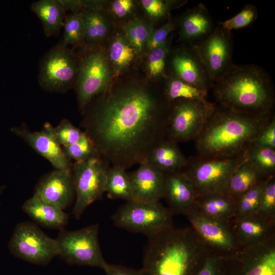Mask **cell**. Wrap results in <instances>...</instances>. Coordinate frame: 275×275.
Wrapping results in <instances>:
<instances>
[{"label":"cell","mask_w":275,"mask_h":275,"mask_svg":"<svg viewBox=\"0 0 275 275\" xmlns=\"http://www.w3.org/2000/svg\"><path fill=\"white\" fill-rule=\"evenodd\" d=\"M170 106L162 90L145 83L108 86L81 112L80 126L100 155L126 170L166 138Z\"/></svg>","instance_id":"obj_1"},{"label":"cell","mask_w":275,"mask_h":275,"mask_svg":"<svg viewBox=\"0 0 275 275\" xmlns=\"http://www.w3.org/2000/svg\"><path fill=\"white\" fill-rule=\"evenodd\" d=\"M274 117V113L254 115L216 104L194 140L198 155L226 158L245 154L259 133Z\"/></svg>","instance_id":"obj_2"},{"label":"cell","mask_w":275,"mask_h":275,"mask_svg":"<svg viewBox=\"0 0 275 275\" xmlns=\"http://www.w3.org/2000/svg\"><path fill=\"white\" fill-rule=\"evenodd\" d=\"M148 238L143 275H197L210 253L193 228L172 226Z\"/></svg>","instance_id":"obj_3"},{"label":"cell","mask_w":275,"mask_h":275,"mask_svg":"<svg viewBox=\"0 0 275 275\" xmlns=\"http://www.w3.org/2000/svg\"><path fill=\"white\" fill-rule=\"evenodd\" d=\"M212 88L218 105L254 115L274 113L273 84L258 65L232 64Z\"/></svg>","instance_id":"obj_4"},{"label":"cell","mask_w":275,"mask_h":275,"mask_svg":"<svg viewBox=\"0 0 275 275\" xmlns=\"http://www.w3.org/2000/svg\"><path fill=\"white\" fill-rule=\"evenodd\" d=\"M246 153L232 158H187L182 169L193 184L197 196L225 191L230 178L246 159Z\"/></svg>","instance_id":"obj_5"},{"label":"cell","mask_w":275,"mask_h":275,"mask_svg":"<svg viewBox=\"0 0 275 275\" xmlns=\"http://www.w3.org/2000/svg\"><path fill=\"white\" fill-rule=\"evenodd\" d=\"M172 215L171 210L159 202L132 200L126 201L111 218L117 227L149 237L172 226Z\"/></svg>","instance_id":"obj_6"},{"label":"cell","mask_w":275,"mask_h":275,"mask_svg":"<svg viewBox=\"0 0 275 275\" xmlns=\"http://www.w3.org/2000/svg\"><path fill=\"white\" fill-rule=\"evenodd\" d=\"M99 225H91L75 231L60 230L56 238L58 255L70 265L104 269L107 263L102 255L99 239Z\"/></svg>","instance_id":"obj_7"},{"label":"cell","mask_w":275,"mask_h":275,"mask_svg":"<svg viewBox=\"0 0 275 275\" xmlns=\"http://www.w3.org/2000/svg\"><path fill=\"white\" fill-rule=\"evenodd\" d=\"M215 103L179 99L170 103L166 139L175 143L194 140L212 113Z\"/></svg>","instance_id":"obj_8"},{"label":"cell","mask_w":275,"mask_h":275,"mask_svg":"<svg viewBox=\"0 0 275 275\" xmlns=\"http://www.w3.org/2000/svg\"><path fill=\"white\" fill-rule=\"evenodd\" d=\"M110 163L99 154L71 164L76 201L72 210L79 219L86 208L102 198L105 192L106 172Z\"/></svg>","instance_id":"obj_9"},{"label":"cell","mask_w":275,"mask_h":275,"mask_svg":"<svg viewBox=\"0 0 275 275\" xmlns=\"http://www.w3.org/2000/svg\"><path fill=\"white\" fill-rule=\"evenodd\" d=\"M78 72L73 51L61 41L41 60L38 81L44 90L64 93L74 88Z\"/></svg>","instance_id":"obj_10"},{"label":"cell","mask_w":275,"mask_h":275,"mask_svg":"<svg viewBox=\"0 0 275 275\" xmlns=\"http://www.w3.org/2000/svg\"><path fill=\"white\" fill-rule=\"evenodd\" d=\"M8 246L14 256L37 265H46L58 255L56 239L29 221L16 225Z\"/></svg>","instance_id":"obj_11"},{"label":"cell","mask_w":275,"mask_h":275,"mask_svg":"<svg viewBox=\"0 0 275 275\" xmlns=\"http://www.w3.org/2000/svg\"><path fill=\"white\" fill-rule=\"evenodd\" d=\"M108 63L103 51L95 48L86 52L80 60L74 88L81 112L109 86L111 72Z\"/></svg>","instance_id":"obj_12"},{"label":"cell","mask_w":275,"mask_h":275,"mask_svg":"<svg viewBox=\"0 0 275 275\" xmlns=\"http://www.w3.org/2000/svg\"><path fill=\"white\" fill-rule=\"evenodd\" d=\"M213 84L233 64L232 32L218 25L205 38L194 45Z\"/></svg>","instance_id":"obj_13"},{"label":"cell","mask_w":275,"mask_h":275,"mask_svg":"<svg viewBox=\"0 0 275 275\" xmlns=\"http://www.w3.org/2000/svg\"><path fill=\"white\" fill-rule=\"evenodd\" d=\"M223 258V275H275V249L264 242Z\"/></svg>","instance_id":"obj_14"},{"label":"cell","mask_w":275,"mask_h":275,"mask_svg":"<svg viewBox=\"0 0 275 275\" xmlns=\"http://www.w3.org/2000/svg\"><path fill=\"white\" fill-rule=\"evenodd\" d=\"M169 56L170 74L208 92L212 88L213 82L194 45L186 44L170 50Z\"/></svg>","instance_id":"obj_15"},{"label":"cell","mask_w":275,"mask_h":275,"mask_svg":"<svg viewBox=\"0 0 275 275\" xmlns=\"http://www.w3.org/2000/svg\"><path fill=\"white\" fill-rule=\"evenodd\" d=\"M12 133L23 140L39 154L46 159L54 169L71 167V160L65 155L62 146L58 142L53 127L45 122L40 131H32L25 124L10 128Z\"/></svg>","instance_id":"obj_16"},{"label":"cell","mask_w":275,"mask_h":275,"mask_svg":"<svg viewBox=\"0 0 275 275\" xmlns=\"http://www.w3.org/2000/svg\"><path fill=\"white\" fill-rule=\"evenodd\" d=\"M75 194L71 167L54 169L43 175L35 186L34 195L63 210L72 203Z\"/></svg>","instance_id":"obj_17"},{"label":"cell","mask_w":275,"mask_h":275,"mask_svg":"<svg viewBox=\"0 0 275 275\" xmlns=\"http://www.w3.org/2000/svg\"><path fill=\"white\" fill-rule=\"evenodd\" d=\"M128 173L133 200L157 202L164 197L166 174L147 160Z\"/></svg>","instance_id":"obj_18"},{"label":"cell","mask_w":275,"mask_h":275,"mask_svg":"<svg viewBox=\"0 0 275 275\" xmlns=\"http://www.w3.org/2000/svg\"><path fill=\"white\" fill-rule=\"evenodd\" d=\"M193 228L207 245L223 251H232L235 240L224 222L205 216L194 209L186 214Z\"/></svg>","instance_id":"obj_19"},{"label":"cell","mask_w":275,"mask_h":275,"mask_svg":"<svg viewBox=\"0 0 275 275\" xmlns=\"http://www.w3.org/2000/svg\"><path fill=\"white\" fill-rule=\"evenodd\" d=\"M163 198L173 213L186 215L195 208L197 195L191 182L181 170L166 174Z\"/></svg>","instance_id":"obj_20"},{"label":"cell","mask_w":275,"mask_h":275,"mask_svg":"<svg viewBox=\"0 0 275 275\" xmlns=\"http://www.w3.org/2000/svg\"><path fill=\"white\" fill-rule=\"evenodd\" d=\"M178 26L180 40L193 45L207 37L214 28L208 10L202 3L186 11Z\"/></svg>","instance_id":"obj_21"},{"label":"cell","mask_w":275,"mask_h":275,"mask_svg":"<svg viewBox=\"0 0 275 275\" xmlns=\"http://www.w3.org/2000/svg\"><path fill=\"white\" fill-rule=\"evenodd\" d=\"M23 211L38 224L61 230L67 224L68 215L63 210L41 200L34 195L22 206Z\"/></svg>","instance_id":"obj_22"},{"label":"cell","mask_w":275,"mask_h":275,"mask_svg":"<svg viewBox=\"0 0 275 275\" xmlns=\"http://www.w3.org/2000/svg\"><path fill=\"white\" fill-rule=\"evenodd\" d=\"M236 199L225 191L197 197L194 209L208 217L224 222L235 214Z\"/></svg>","instance_id":"obj_23"},{"label":"cell","mask_w":275,"mask_h":275,"mask_svg":"<svg viewBox=\"0 0 275 275\" xmlns=\"http://www.w3.org/2000/svg\"><path fill=\"white\" fill-rule=\"evenodd\" d=\"M147 160L168 174L182 170L187 158L181 151L177 143L166 138L152 150Z\"/></svg>","instance_id":"obj_24"},{"label":"cell","mask_w":275,"mask_h":275,"mask_svg":"<svg viewBox=\"0 0 275 275\" xmlns=\"http://www.w3.org/2000/svg\"><path fill=\"white\" fill-rule=\"evenodd\" d=\"M269 219L258 213L238 217L236 230L240 241L248 246L264 242L269 232Z\"/></svg>","instance_id":"obj_25"},{"label":"cell","mask_w":275,"mask_h":275,"mask_svg":"<svg viewBox=\"0 0 275 275\" xmlns=\"http://www.w3.org/2000/svg\"><path fill=\"white\" fill-rule=\"evenodd\" d=\"M31 9L41 20L46 37L60 35L66 15L56 0L35 2L32 4Z\"/></svg>","instance_id":"obj_26"},{"label":"cell","mask_w":275,"mask_h":275,"mask_svg":"<svg viewBox=\"0 0 275 275\" xmlns=\"http://www.w3.org/2000/svg\"><path fill=\"white\" fill-rule=\"evenodd\" d=\"M270 177L259 172L246 158L231 176L225 192L237 199L248 190Z\"/></svg>","instance_id":"obj_27"},{"label":"cell","mask_w":275,"mask_h":275,"mask_svg":"<svg viewBox=\"0 0 275 275\" xmlns=\"http://www.w3.org/2000/svg\"><path fill=\"white\" fill-rule=\"evenodd\" d=\"M105 192L108 198L128 201L133 200L131 186L126 169L112 166L107 170Z\"/></svg>","instance_id":"obj_28"},{"label":"cell","mask_w":275,"mask_h":275,"mask_svg":"<svg viewBox=\"0 0 275 275\" xmlns=\"http://www.w3.org/2000/svg\"><path fill=\"white\" fill-rule=\"evenodd\" d=\"M136 54L125 34L121 33H118L112 41L108 56L115 72L118 74L130 65Z\"/></svg>","instance_id":"obj_29"},{"label":"cell","mask_w":275,"mask_h":275,"mask_svg":"<svg viewBox=\"0 0 275 275\" xmlns=\"http://www.w3.org/2000/svg\"><path fill=\"white\" fill-rule=\"evenodd\" d=\"M169 102L179 99L206 100L208 91L199 89L181 79L169 75L162 90Z\"/></svg>","instance_id":"obj_30"},{"label":"cell","mask_w":275,"mask_h":275,"mask_svg":"<svg viewBox=\"0 0 275 275\" xmlns=\"http://www.w3.org/2000/svg\"><path fill=\"white\" fill-rule=\"evenodd\" d=\"M85 26V40L95 45L106 36L108 26L104 15L100 11L85 9L82 11Z\"/></svg>","instance_id":"obj_31"},{"label":"cell","mask_w":275,"mask_h":275,"mask_svg":"<svg viewBox=\"0 0 275 275\" xmlns=\"http://www.w3.org/2000/svg\"><path fill=\"white\" fill-rule=\"evenodd\" d=\"M246 158L262 174L267 177L274 176L275 149L252 145L246 152Z\"/></svg>","instance_id":"obj_32"},{"label":"cell","mask_w":275,"mask_h":275,"mask_svg":"<svg viewBox=\"0 0 275 275\" xmlns=\"http://www.w3.org/2000/svg\"><path fill=\"white\" fill-rule=\"evenodd\" d=\"M268 179L256 185L237 198L235 212L237 217L258 212L262 195Z\"/></svg>","instance_id":"obj_33"},{"label":"cell","mask_w":275,"mask_h":275,"mask_svg":"<svg viewBox=\"0 0 275 275\" xmlns=\"http://www.w3.org/2000/svg\"><path fill=\"white\" fill-rule=\"evenodd\" d=\"M82 11L66 15L63 25L64 34L61 41L64 46L76 45L85 40Z\"/></svg>","instance_id":"obj_34"},{"label":"cell","mask_w":275,"mask_h":275,"mask_svg":"<svg viewBox=\"0 0 275 275\" xmlns=\"http://www.w3.org/2000/svg\"><path fill=\"white\" fill-rule=\"evenodd\" d=\"M153 31L152 27L138 18L130 20L125 26V34L137 54L145 48L146 43Z\"/></svg>","instance_id":"obj_35"},{"label":"cell","mask_w":275,"mask_h":275,"mask_svg":"<svg viewBox=\"0 0 275 275\" xmlns=\"http://www.w3.org/2000/svg\"><path fill=\"white\" fill-rule=\"evenodd\" d=\"M62 147L66 157L75 162L86 160L99 154L93 142L84 132L77 142Z\"/></svg>","instance_id":"obj_36"},{"label":"cell","mask_w":275,"mask_h":275,"mask_svg":"<svg viewBox=\"0 0 275 275\" xmlns=\"http://www.w3.org/2000/svg\"><path fill=\"white\" fill-rule=\"evenodd\" d=\"M170 51L169 42L167 40L163 45L150 52L147 66L150 76L154 78L163 76Z\"/></svg>","instance_id":"obj_37"},{"label":"cell","mask_w":275,"mask_h":275,"mask_svg":"<svg viewBox=\"0 0 275 275\" xmlns=\"http://www.w3.org/2000/svg\"><path fill=\"white\" fill-rule=\"evenodd\" d=\"M257 8L252 5L247 4L240 12L232 18L219 22V25L229 31L245 28L253 23L257 18Z\"/></svg>","instance_id":"obj_38"},{"label":"cell","mask_w":275,"mask_h":275,"mask_svg":"<svg viewBox=\"0 0 275 275\" xmlns=\"http://www.w3.org/2000/svg\"><path fill=\"white\" fill-rule=\"evenodd\" d=\"M53 132L58 142L62 147L75 143L84 133L83 131L66 119H63L57 126L53 127Z\"/></svg>","instance_id":"obj_39"},{"label":"cell","mask_w":275,"mask_h":275,"mask_svg":"<svg viewBox=\"0 0 275 275\" xmlns=\"http://www.w3.org/2000/svg\"><path fill=\"white\" fill-rule=\"evenodd\" d=\"M275 210L274 177H270L264 188L257 213L268 218H272Z\"/></svg>","instance_id":"obj_40"},{"label":"cell","mask_w":275,"mask_h":275,"mask_svg":"<svg viewBox=\"0 0 275 275\" xmlns=\"http://www.w3.org/2000/svg\"><path fill=\"white\" fill-rule=\"evenodd\" d=\"M176 25L169 17L167 22L159 28L153 30L145 44V48L148 52L163 45L170 34L174 31Z\"/></svg>","instance_id":"obj_41"},{"label":"cell","mask_w":275,"mask_h":275,"mask_svg":"<svg viewBox=\"0 0 275 275\" xmlns=\"http://www.w3.org/2000/svg\"><path fill=\"white\" fill-rule=\"evenodd\" d=\"M141 3L147 14L153 19L165 16L172 7L176 6L175 2L161 0H142Z\"/></svg>","instance_id":"obj_42"},{"label":"cell","mask_w":275,"mask_h":275,"mask_svg":"<svg viewBox=\"0 0 275 275\" xmlns=\"http://www.w3.org/2000/svg\"><path fill=\"white\" fill-rule=\"evenodd\" d=\"M223 257L209 253L197 275H223Z\"/></svg>","instance_id":"obj_43"},{"label":"cell","mask_w":275,"mask_h":275,"mask_svg":"<svg viewBox=\"0 0 275 275\" xmlns=\"http://www.w3.org/2000/svg\"><path fill=\"white\" fill-rule=\"evenodd\" d=\"M252 145L275 149V117L259 133Z\"/></svg>","instance_id":"obj_44"},{"label":"cell","mask_w":275,"mask_h":275,"mask_svg":"<svg viewBox=\"0 0 275 275\" xmlns=\"http://www.w3.org/2000/svg\"><path fill=\"white\" fill-rule=\"evenodd\" d=\"M134 7L132 0H116L112 4V10L118 17H124L130 13Z\"/></svg>","instance_id":"obj_45"},{"label":"cell","mask_w":275,"mask_h":275,"mask_svg":"<svg viewBox=\"0 0 275 275\" xmlns=\"http://www.w3.org/2000/svg\"><path fill=\"white\" fill-rule=\"evenodd\" d=\"M106 275H143L141 269L107 263L103 269Z\"/></svg>","instance_id":"obj_46"},{"label":"cell","mask_w":275,"mask_h":275,"mask_svg":"<svg viewBox=\"0 0 275 275\" xmlns=\"http://www.w3.org/2000/svg\"><path fill=\"white\" fill-rule=\"evenodd\" d=\"M56 2L66 11L71 10L73 13H78L84 8L82 1L56 0Z\"/></svg>","instance_id":"obj_47"},{"label":"cell","mask_w":275,"mask_h":275,"mask_svg":"<svg viewBox=\"0 0 275 275\" xmlns=\"http://www.w3.org/2000/svg\"><path fill=\"white\" fill-rule=\"evenodd\" d=\"M6 188L5 185H0V195L3 193L5 188Z\"/></svg>","instance_id":"obj_48"}]
</instances>
